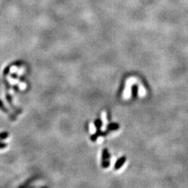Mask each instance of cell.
I'll list each match as a JSON object with an SVG mask.
<instances>
[{"instance_id": "obj_8", "label": "cell", "mask_w": 188, "mask_h": 188, "mask_svg": "<svg viewBox=\"0 0 188 188\" xmlns=\"http://www.w3.org/2000/svg\"><path fill=\"white\" fill-rule=\"evenodd\" d=\"M8 133L7 132H4V133H0V139H5L8 137Z\"/></svg>"}, {"instance_id": "obj_5", "label": "cell", "mask_w": 188, "mask_h": 188, "mask_svg": "<svg viewBox=\"0 0 188 188\" xmlns=\"http://www.w3.org/2000/svg\"><path fill=\"white\" fill-rule=\"evenodd\" d=\"M119 128V125L116 123H109L107 126V130H116L117 129Z\"/></svg>"}, {"instance_id": "obj_10", "label": "cell", "mask_w": 188, "mask_h": 188, "mask_svg": "<svg viewBox=\"0 0 188 188\" xmlns=\"http://www.w3.org/2000/svg\"><path fill=\"white\" fill-rule=\"evenodd\" d=\"M7 146L6 144H5V143H2V142H0V149H4V148H6Z\"/></svg>"}, {"instance_id": "obj_2", "label": "cell", "mask_w": 188, "mask_h": 188, "mask_svg": "<svg viewBox=\"0 0 188 188\" xmlns=\"http://www.w3.org/2000/svg\"><path fill=\"white\" fill-rule=\"evenodd\" d=\"M126 157H121V158H119L118 160L116 161V164H115V169L118 170L120 168L123 166V164L126 163Z\"/></svg>"}, {"instance_id": "obj_6", "label": "cell", "mask_w": 188, "mask_h": 188, "mask_svg": "<svg viewBox=\"0 0 188 188\" xmlns=\"http://www.w3.org/2000/svg\"><path fill=\"white\" fill-rule=\"evenodd\" d=\"M132 93H133V96L134 98H136L137 96L138 93V86L137 85H133L132 86Z\"/></svg>"}, {"instance_id": "obj_9", "label": "cell", "mask_w": 188, "mask_h": 188, "mask_svg": "<svg viewBox=\"0 0 188 188\" xmlns=\"http://www.w3.org/2000/svg\"><path fill=\"white\" fill-rule=\"evenodd\" d=\"M109 161H104V162H102V166L103 168H107L109 166Z\"/></svg>"}, {"instance_id": "obj_4", "label": "cell", "mask_w": 188, "mask_h": 188, "mask_svg": "<svg viewBox=\"0 0 188 188\" xmlns=\"http://www.w3.org/2000/svg\"><path fill=\"white\" fill-rule=\"evenodd\" d=\"M110 158V154L109 153V151L107 149H105L102 150V162L104 161H109Z\"/></svg>"}, {"instance_id": "obj_7", "label": "cell", "mask_w": 188, "mask_h": 188, "mask_svg": "<svg viewBox=\"0 0 188 188\" xmlns=\"http://www.w3.org/2000/svg\"><path fill=\"white\" fill-rule=\"evenodd\" d=\"M95 126L96 127V128L98 129V130H99V129L101 128V126H102V121H101V120L100 119H97L95 121Z\"/></svg>"}, {"instance_id": "obj_1", "label": "cell", "mask_w": 188, "mask_h": 188, "mask_svg": "<svg viewBox=\"0 0 188 188\" xmlns=\"http://www.w3.org/2000/svg\"><path fill=\"white\" fill-rule=\"evenodd\" d=\"M0 109H1L2 112H4V113H6V114H8L9 115V116H10V118L12 119V120H15V117L13 115L11 114L10 112H9L8 109H6V107H5V105H4L3 102H2L1 100H0Z\"/></svg>"}, {"instance_id": "obj_3", "label": "cell", "mask_w": 188, "mask_h": 188, "mask_svg": "<svg viewBox=\"0 0 188 188\" xmlns=\"http://www.w3.org/2000/svg\"><path fill=\"white\" fill-rule=\"evenodd\" d=\"M107 133H108L107 132H101V131L100 130V129H99V130H98L97 133H96L95 134V135H93L91 136V139L92 140V141H96V140L98 139V137H99V136L105 135Z\"/></svg>"}]
</instances>
